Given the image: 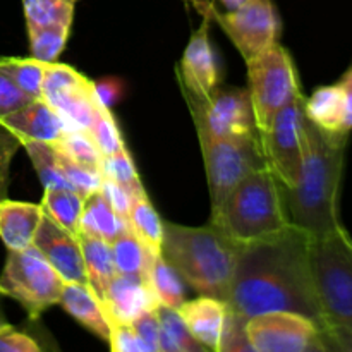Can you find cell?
I'll list each match as a JSON object with an SVG mask.
<instances>
[{
	"mask_svg": "<svg viewBox=\"0 0 352 352\" xmlns=\"http://www.w3.org/2000/svg\"><path fill=\"white\" fill-rule=\"evenodd\" d=\"M102 195L109 199L110 205L113 206L117 213L124 219L129 217V210H131V203H133V196L122 188V186L117 184L116 181L109 177L102 179V188H100Z\"/></svg>",
	"mask_w": 352,
	"mask_h": 352,
	"instance_id": "obj_42",
	"label": "cell"
},
{
	"mask_svg": "<svg viewBox=\"0 0 352 352\" xmlns=\"http://www.w3.org/2000/svg\"><path fill=\"white\" fill-rule=\"evenodd\" d=\"M239 246L217 226L164 222L162 256L198 294L227 301Z\"/></svg>",
	"mask_w": 352,
	"mask_h": 352,
	"instance_id": "obj_3",
	"label": "cell"
},
{
	"mask_svg": "<svg viewBox=\"0 0 352 352\" xmlns=\"http://www.w3.org/2000/svg\"><path fill=\"white\" fill-rule=\"evenodd\" d=\"M208 179L212 213L251 172L267 167L261 140L198 136Z\"/></svg>",
	"mask_w": 352,
	"mask_h": 352,
	"instance_id": "obj_8",
	"label": "cell"
},
{
	"mask_svg": "<svg viewBox=\"0 0 352 352\" xmlns=\"http://www.w3.org/2000/svg\"><path fill=\"white\" fill-rule=\"evenodd\" d=\"M45 65H47V62H41L33 57H0V67L6 69L7 74L14 79V82L34 100L41 98Z\"/></svg>",
	"mask_w": 352,
	"mask_h": 352,
	"instance_id": "obj_32",
	"label": "cell"
},
{
	"mask_svg": "<svg viewBox=\"0 0 352 352\" xmlns=\"http://www.w3.org/2000/svg\"><path fill=\"white\" fill-rule=\"evenodd\" d=\"M23 148L26 150L28 157L31 158V164H33L45 189H71V186L58 168L54 144L41 143V141H24Z\"/></svg>",
	"mask_w": 352,
	"mask_h": 352,
	"instance_id": "obj_31",
	"label": "cell"
},
{
	"mask_svg": "<svg viewBox=\"0 0 352 352\" xmlns=\"http://www.w3.org/2000/svg\"><path fill=\"white\" fill-rule=\"evenodd\" d=\"M110 246H112L117 274L141 277L148 282V268L155 256L144 248V244L138 239L133 230H126L122 236L112 241Z\"/></svg>",
	"mask_w": 352,
	"mask_h": 352,
	"instance_id": "obj_26",
	"label": "cell"
},
{
	"mask_svg": "<svg viewBox=\"0 0 352 352\" xmlns=\"http://www.w3.org/2000/svg\"><path fill=\"white\" fill-rule=\"evenodd\" d=\"M246 64L248 93L261 140L278 110L301 95V88L294 62L280 43Z\"/></svg>",
	"mask_w": 352,
	"mask_h": 352,
	"instance_id": "obj_7",
	"label": "cell"
},
{
	"mask_svg": "<svg viewBox=\"0 0 352 352\" xmlns=\"http://www.w3.org/2000/svg\"><path fill=\"white\" fill-rule=\"evenodd\" d=\"M246 337L254 352H329L322 329L294 311H267L246 320Z\"/></svg>",
	"mask_w": 352,
	"mask_h": 352,
	"instance_id": "obj_11",
	"label": "cell"
},
{
	"mask_svg": "<svg viewBox=\"0 0 352 352\" xmlns=\"http://www.w3.org/2000/svg\"><path fill=\"white\" fill-rule=\"evenodd\" d=\"M203 16L213 17L232 40L246 62L260 57L278 43L280 17L272 0H248L234 10L220 14L208 0H192Z\"/></svg>",
	"mask_w": 352,
	"mask_h": 352,
	"instance_id": "obj_9",
	"label": "cell"
},
{
	"mask_svg": "<svg viewBox=\"0 0 352 352\" xmlns=\"http://www.w3.org/2000/svg\"><path fill=\"white\" fill-rule=\"evenodd\" d=\"M305 122V95L301 93L278 110L270 129L261 138L268 167L285 188H292L301 172L306 140Z\"/></svg>",
	"mask_w": 352,
	"mask_h": 352,
	"instance_id": "obj_12",
	"label": "cell"
},
{
	"mask_svg": "<svg viewBox=\"0 0 352 352\" xmlns=\"http://www.w3.org/2000/svg\"><path fill=\"white\" fill-rule=\"evenodd\" d=\"M129 229V220L120 217L113 210V206L110 205L109 199L102 195L100 189L86 196L85 208H82L81 220H79V232L112 243Z\"/></svg>",
	"mask_w": 352,
	"mask_h": 352,
	"instance_id": "obj_21",
	"label": "cell"
},
{
	"mask_svg": "<svg viewBox=\"0 0 352 352\" xmlns=\"http://www.w3.org/2000/svg\"><path fill=\"white\" fill-rule=\"evenodd\" d=\"M60 151H64L67 157L76 160L85 167L93 168L96 172H102L103 155L95 144L93 138L89 136L88 129L81 127H69L64 136L54 143Z\"/></svg>",
	"mask_w": 352,
	"mask_h": 352,
	"instance_id": "obj_30",
	"label": "cell"
},
{
	"mask_svg": "<svg viewBox=\"0 0 352 352\" xmlns=\"http://www.w3.org/2000/svg\"><path fill=\"white\" fill-rule=\"evenodd\" d=\"M344 93V103H346V129L352 131V65L342 74L340 81L337 82Z\"/></svg>",
	"mask_w": 352,
	"mask_h": 352,
	"instance_id": "obj_43",
	"label": "cell"
},
{
	"mask_svg": "<svg viewBox=\"0 0 352 352\" xmlns=\"http://www.w3.org/2000/svg\"><path fill=\"white\" fill-rule=\"evenodd\" d=\"M305 116L320 129L330 133H349L346 129V103L339 85L320 86L305 98Z\"/></svg>",
	"mask_w": 352,
	"mask_h": 352,
	"instance_id": "obj_23",
	"label": "cell"
},
{
	"mask_svg": "<svg viewBox=\"0 0 352 352\" xmlns=\"http://www.w3.org/2000/svg\"><path fill=\"white\" fill-rule=\"evenodd\" d=\"M311 239L306 230L287 226L274 236L241 244L226 301L229 308L243 318L267 311L301 313L323 332L311 272Z\"/></svg>",
	"mask_w": 352,
	"mask_h": 352,
	"instance_id": "obj_1",
	"label": "cell"
},
{
	"mask_svg": "<svg viewBox=\"0 0 352 352\" xmlns=\"http://www.w3.org/2000/svg\"><path fill=\"white\" fill-rule=\"evenodd\" d=\"M62 308L69 313L74 320H78L85 329L95 333L103 342L110 339V320L107 315L103 302L98 296L93 292L88 284H78V282H65L62 291L60 302Z\"/></svg>",
	"mask_w": 352,
	"mask_h": 352,
	"instance_id": "obj_20",
	"label": "cell"
},
{
	"mask_svg": "<svg viewBox=\"0 0 352 352\" xmlns=\"http://www.w3.org/2000/svg\"><path fill=\"white\" fill-rule=\"evenodd\" d=\"M210 223L237 244L274 236L291 226L282 201L280 184L270 167H261L244 177L222 206L212 213Z\"/></svg>",
	"mask_w": 352,
	"mask_h": 352,
	"instance_id": "obj_5",
	"label": "cell"
},
{
	"mask_svg": "<svg viewBox=\"0 0 352 352\" xmlns=\"http://www.w3.org/2000/svg\"><path fill=\"white\" fill-rule=\"evenodd\" d=\"M54 148L58 168H60L62 175H64L65 181L69 182L72 191L79 192V195L86 198V196H89L91 192L98 191V189L102 188V172H96L93 170V168H88L85 167V165L78 164V162L72 160L71 157H67L64 151L58 150L55 144Z\"/></svg>",
	"mask_w": 352,
	"mask_h": 352,
	"instance_id": "obj_35",
	"label": "cell"
},
{
	"mask_svg": "<svg viewBox=\"0 0 352 352\" xmlns=\"http://www.w3.org/2000/svg\"><path fill=\"white\" fill-rule=\"evenodd\" d=\"M177 311L198 342L210 351L223 352L232 320V311L226 301L199 294V298L182 302Z\"/></svg>",
	"mask_w": 352,
	"mask_h": 352,
	"instance_id": "obj_16",
	"label": "cell"
},
{
	"mask_svg": "<svg viewBox=\"0 0 352 352\" xmlns=\"http://www.w3.org/2000/svg\"><path fill=\"white\" fill-rule=\"evenodd\" d=\"M85 199V196L72 191V189L54 188L45 189L40 205L45 215L50 217L55 223H58L62 229L71 232L72 236H78Z\"/></svg>",
	"mask_w": 352,
	"mask_h": 352,
	"instance_id": "obj_25",
	"label": "cell"
},
{
	"mask_svg": "<svg viewBox=\"0 0 352 352\" xmlns=\"http://www.w3.org/2000/svg\"><path fill=\"white\" fill-rule=\"evenodd\" d=\"M109 346L113 352H151L133 325L110 322Z\"/></svg>",
	"mask_w": 352,
	"mask_h": 352,
	"instance_id": "obj_38",
	"label": "cell"
},
{
	"mask_svg": "<svg viewBox=\"0 0 352 352\" xmlns=\"http://www.w3.org/2000/svg\"><path fill=\"white\" fill-rule=\"evenodd\" d=\"M65 280L50 261L31 244L26 250L9 251L0 274V296L14 299L30 318L60 302Z\"/></svg>",
	"mask_w": 352,
	"mask_h": 352,
	"instance_id": "obj_6",
	"label": "cell"
},
{
	"mask_svg": "<svg viewBox=\"0 0 352 352\" xmlns=\"http://www.w3.org/2000/svg\"><path fill=\"white\" fill-rule=\"evenodd\" d=\"M0 124L16 134L21 143L41 141V143L54 144L69 129L67 122L58 116L57 110L52 109L41 98L33 100L26 107L12 112L6 119L0 120Z\"/></svg>",
	"mask_w": 352,
	"mask_h": 352,
	"instance_id": "obj_18",
	"label": "cell"
},
{
	"mask_svg": "<svg viewBox=\"0 0 352 352\" xmlns=\"http://www.w3.org/2000/svg\"><path fill=\"white\" fill-rule=\"evenodd\" d=\"M160 306L153 289L144 278L117 274L107 287L103 308L110 322L131 323L143 313Z\"/></svg>",
	"mask_w": 352,
	"mask_h": 352,
	"instance_id": "obj_17",
	"label": "cell"
},
{
	"mask_svg": "<svg viewBox=\"0 0 352 352\" xmlns=\"http://www.w3.org/2000/svg\"><path fill=\"white\" fill-rule=\"evenodd\" d=\"M102 175L103 177L112 179L117 184L122 186L133 198L134 196L146 192L143 184H141L140 175H138L136 165H134L133 158H131L127 150H122L119 151V153L103 158Z\"/></svg>",
	"mask_w": 352,
	"mask_h": 352,
	"instance_id": "obj_36",
	"label": "cell"
},
{
	"mask_svg": "<svg viewBox=\"0 0 352 352\" xmlns=\"http://www.w3.org/2000/svg\"><path fill=\"white\" fill-rule=\"evenodd\" d=\"M182 95L188 102L198 136L260 140L248 89L219 85L203 100L186 93Z\"/></svg>",
	"mask_w": 352,
	"mask_h": 352,
	"instance_id": "obj_10",
	"label": "cell"
},
{
	"mask_svg": "<svg viewBox=\"0 0 352 352\" xmlns=\"http://www.w3.org/2000/svg\"><path fill=\"white\" fill-rule=\"evenodd\" d=\"M89 136L93 138L95 144L98 146V150L102 151L103 158L110 157V155H116L119 151L127 150L126 144H124L122 134H120L119 127H117L116 119H113L112 112L107 105H100L96 110L95 117H93L91 124L88 127Z\"/></svg>",
	"mask_w": 352,
	"mask_h": 352,
	"instance_id": "obj_34",
	"label": "cell"
},
{
	"mask_svg": "<svg viewBox=\"0 0 352 352\" xmlns=\"http://www.w3.org/2000/svg\"><path fill=\"white\" fill-rule=\"evenodd\" d=\"M3 323L6 322H3V316H2V313H0V325H3Z\"/></svg>",
	"mask_w": 352,
	"mask_h": 352,
	"instance_id": "obj_45",
	"label": "cell"
},
{
	"mask_svg": "<svg viewBox=\"0 0 352 352\" xmlns=\"http://www.w3.org/2000/svg\"><path fill=\"white\" fill-rule=\"evenodd\" d=\"M71 26H45L28 28L30 34L31 57L41 62H57L64 50Z\"/></svg>",
	"mask_w": 352,
	"mask_h": 352,
	"instance_id": "obj_33",
	"label": "cell"
},
{
	"mask_svg": "<svg viewBox=\"0 0 352 352\" xmlns=\"http://www.w3.org/2000/svg\"><path fill=\"white\" fill-rule=\"evenodd\" d=\"M210 17L195 31L186 45L181 67L177 69L179 85L182 93L196 100H203L219 86V69H217L215 54L210 43Z\"/></svg>",
	"mask_w": 352,
	"mask_h": 352,
	"instance_id": "obj_14",
	"label": "cell"
},
{
	"mask_svg": "<svg viewBox=\"0 0 352 352\" xmlns=\"http://www.w3.org/2000/svg\"><path fill=\"white\" fill-rule=\"evenodd\" d=\"M33 246L41 251L45 258L50 261L52 267L60 274L65 282H78L88 284L82 260V250L78 236H72L58 223H55L50 217L43 213L40 227L34 234Z\"/></svg>",
	"mask_w": 352,
	"mask_h": 352,
	"instance_id": "obj_15",
	"label": "cell"
},
{
	"mask_svg": "<svg viewBox=\"0 0 352 352\" xmlns=\"http://www.w3.org/2000/svg\"><path fill=\"white\" fill-rule=\"evenodd\" d=\"M21 146L23 143L19 138L0 124V199L7 198L10 164Z\"/></svg>",
	"mask_w": 352,
	"mask_h": 352,
	"instance_id": "obj_39",
	"label": "cell"
},
{
	"mask_svg": "<svg viewBox=\"0 0 352 352\" xmlns=\"http://www.w3.org/2000/svg\"><path fill=\"white\" fill-rule=\"evenodd\" d=\"M131 325L140 333L141 339L150 346L151 352H160V316H158V308L143 313Z\"/></svg>",
	"mask_w": 352,
	"mask_h": 352,
	"instance_id": "obj_41",
	"label": "cell"
},
{
	"mask_svg": "<svg viewBox=\"0 0 352 352\" xmlns=\"http://www.w3.org/2000/svg\"><path fill=\"white\" fill-rule=\"evenodd\" d=\"M78 239L82 250V260H85L88 285L98 296L100 301L103 302L107 287H109L112 278L117 275L112 246L107 241L95 236H88V234L79 232Z\"/></svg>",
	"mask_w": 352,
	"mask_h": 352,
	"instance_id": "obj_22",
	"label": "cell"
},
{
	"mask_svg": "<svg viewBox=\"0 0 352 352\" xmlns=\"http://www.w3.org/2000/svg\"><path fill=\"white\" fill-rule=\"evenodd\" d=\"M148 284L151 285L162 306L179 309L186 301L184 280L162 254L151 260L148 268Z\"/></svg>",
	"mask_w": 352,
	"mask_h": 352,
	"instance_id": "obj_27",
	"label": "cell"
},
{
	"mask_svg": "<svg viewBox=\"0 0 352 352\" xmlns=\"http://www.w3.org/2000/svg\"><path fill=\"white\" fill-rule=\"evenodd\" d=\"M43 219L40 203L0 199V239L7 251L26 250L33 244L34 234Z\"/></svg>",
	"mask_w": 352,
	"mask_h": 352,
	"instance_id": "obj_19",
	"label": "cell"
},
{
	"mask_svg": "<svg viewBox=\"0 0 352 352\" xmlns=\"http://www.w3.org/2000/svg\"><path fill=\"white\" fill-rule=\"evenodd\" d=\"M41 100L48 103L69 127L88 129L96 110L102 105L95 82L65 64L48 62Z\"/></svg>",
	"mask_w": 352,
	"mask_h": 352,
	"instance_id": "obj_13",
	"label": "cell"
},
{
	"mask_svg": "<svg viewBox=\"0 0 352 352\" xmlns=\"http://www.w3.org/2000/svg\"><path fill=\"white\" fill-rule=\"evenodd\" d=\"M129 227L138 239L144 244L153 256L162 254V243H164V220L151 205L146 192L133 198L129 210Z\"/></svg>",
	"mask_w": 352,
	"mask_h": 352,
	"instance_id": "obj_24",
	"label": "cell"
},
{
	"mask_svg": "<svg viewBox=\"0 0 352 352\" xmlns=\"http://www.w3.org/2000/svg\"><path fill=\"white\" fill-rule=\"evenodd\" d=\"M30 95L23 91L19 86L14 82V79L7 74L3 67H0V120L6 119L16 110L23 109L28 103L33 102ZM38 100V98H36Z\"/></svg>",
	"mask_w": 352,
	"mask_h": 352,
	"instance_id": "obj_37",
	"label": "cell"
},
{
	"mask_svg": "<svg viewBox=\"0 0 352 352\" xmlns=\"http://www.w3.org/2000/svg\"><path fill=\"white\" fill-rule=\"evenodd\" d=\"M220 2L223 3V7H226L227 10H234L237 9V7L243 6V3H246L248 0H220Z\"/></svg>",
	"mask_w": 352,
	"mask_h": 352,
	"instance_id": "obj_44",
	"label": "cell"
},
{
	"mask_svg": "<svg viewBox=\"0 0 352 352\" xmlns=\"http://www.w3.org/2000/svg\"><path fill=\"white\" fill-rule=\"evenodd\" d=\"M305 131V153L298 181L292 188L278 184L289 223L306 230L311 237H322L342 227L339 196L351 133L323 131L309 119H306Z\"/></svg>",
	"mask_w": 352,
	"mask_h": 352,
	"instance_id": "obj_2",
	"label": "cell"
},
{
	"mask_svg": "<svg viewBox=\"0 0 352 352\" xmlns=\"http://www.w3.org/2000/svg\"><path fill=\"white\" fill-rule=\"evenodd\" d=\"M41 347L28 333L16 330L14 327L0 325V352H40Z\"/></svg>",
	"mask_w": 352,
	"mask_h": 352,
	"instance_id": "obj_40",
	"label": "cell"
},
{
	"mask_svg": "<svg viewBox=\"0 0 352 352\" xmlns=\"http://www.w3.org/2000/svg\"><path fill=\"white\" fill-rule=\"evenodd\" d=\"M78 0H23L28 28L71 26Z\"/></svg>",
	"mask_w": 352,
	"mask_h": 352,
	"instance_id": "obj_29",
	"label": "cell"
},
{
	"mask_svg": "<svg viewBox=\"0 0 352 352\" xmlns=\"http://www.w3.org/2000/svg\"><path fill=\"white\" fill-rule=\"evenodd\" d=\"M311 272L330 351L352 352V237L346 227L311 239Z\"/></svg>",
	"mask_w": 352,
	"mask_h": 352,
	"instance_id": "obj_4",
	"label": "cell"
},
{
	"mask_svg": "<svg viewBox=\"0 0 352 352\" xmlns=\"http://www.w3.org/2000/svg\"><path fill=\"white\" fill-rule=\"evenodd\" d=\"M160 316V352H205L208 351L192 337L177 309L158 306Z\"/></svg>",
	"mask_w": 352,
	"mask_h": 352,
	"instance_id": "obj_28",
	"label": "cell"
}]
</instances>
